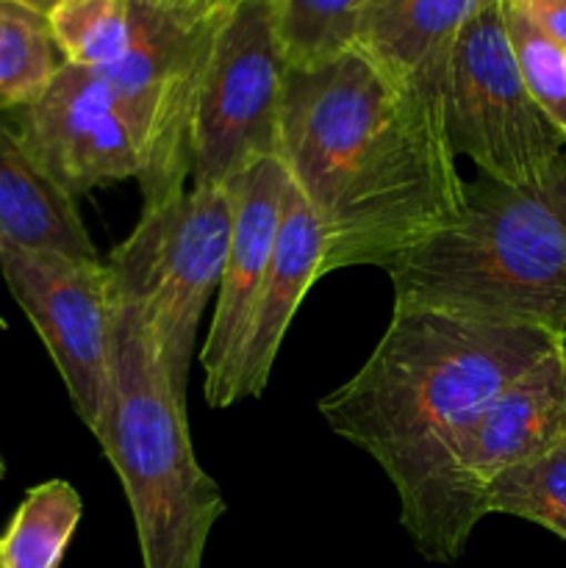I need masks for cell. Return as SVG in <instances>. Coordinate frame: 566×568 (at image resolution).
I'll use <instances>...</instances> for the list:
<instances>
[{
    "label": "cell",
    "mask_w": 566,
    "mask_h": 568,
    "mask_svg": "<svg viewBox=\"0 0 566 568\" xmlns=\"http://www.w3.org/2000/svg\"><path fill=\"white\" fill-rule=\"evenodd\" d=\"M481 0H375L355 37V50L392 87L444 109L455 37Z\"/></svg>",
    "instance_id": "cell-14"
},
{
    "label": "cell",
    "mask_w": 566,
    "mask_h": 568,
    "mask_svg": "<svg viewBox=\"0 0 566 568\" xmlns=\"http://www.w3.org/2000/svg\"><path fill=\"white\" fill-rule=\"evenodd\" d=\"M444 125L455 155L477 175L536 186L566 159V136L522 81L503 20V0H481L455 37L444 81Z\"/></svg>",
    "instance_id": "cell-7"
},
{
    "label": "cell",
    "mask_w": 566,
    "mask_h": 568,
    "mask_svg": "<svg viewBox=\"0 0 566 568\" xmlns=\"http://www.w3.org/2000/svg\"><path fill=\"white\" fill-rule=\"evenodd\" d=\"M560 342L538 327L394 308L364 366L320 403L327 427L386 471L422 558L464 555L483 516L458 486L461 444L494 397Z\"/></svg>",
    "instance_id": "cell-1"
},
{
    "label": "cell",
    "mask_w": 566,
    "mask_h": 568,
    "mask_svg": "<svg viewBox=\"0 0 566 568\" xmlns=\"http://www.w3.org/2000/svg\"><path fill=\"white\" fill-rule=\"evenodd\" d=\"M48 28L67 64L103 72L131 44L133 0H59Z\"/></svg>",
    "instance_id": "cell-19"
},
{
    "label": "cell",
    "mask_w": 566,
    "mask_h": 568,
    "mask_svg": "<svg viewBox=\"0 0 566 568\" xmlns=\"http://www.w3.org/2000/svg\"><path fill=\"white\" fill-rule=\"evenodd\" d=\"M481 505L486 516H519L566 541V438L494 477L481 491Z\"/></svg>",
    "instance_id": "cell-20"
},
{
    "label": "cell",
    "mask_w": 566,
    "mask_h": 568,
    "mask_svg": "<svg viewBox=\"0 0 566 568\" xmlns=\"http://www.w3.org/2000/svg\"><path fill=\"white\" fill-rule=\"evenodd\" d=\"M17 114L26 148L72 200L142 172L125 109L100 72L64 61L37 103Z\"/></svg>",
    "instance_id": "cell-10"
},
{
    "label": "cell",
    "mask_w": 566,
    "mask_h": 568,
    "mask_svg": "<svg viewBox=\"0 0 566 568\" xmlns=\"http://www.w3.org/2000/svg\"><path fill=\"white\" fill-rule=\"evenodd\" d=\"M277 44L289 70L327 64L355 48L375 0H270Z\"/></svg>",
    "instance_id": "cell-17"
},
{
    "label": "cell",
    "mask_w": 566,
    "mask_h": 568,
    "mask_svg": "<svg viewBox=\"0 0 566 568\" xmlns=\"http://www.w3.org/2000/svg\"><path fill=\"white\" fill-rule=\"evenodd\" d=\"M0 272L48 347L78 419L98 436L114 381L117 286L109 264L0 244Z\"/></svg>",
    "instance_id": "cell-9"
},
{
    "label": "cell",
    "mask_w": 566,
    "mask_h": 568,
    "mask_svg": "<svg viewBox=\"0 0 566 568\" xmlns=\"http://www.w3.org/2000/svg\"><path fill=\"white\" fill-rule=\"evenodd\" d=\"M81 516V494L67 480L33 486L0 536V568H59Z\"/></svg>",
    "instance_id": "cell-16"
},
{
    "label": "cell",
    "mask_w": 566,
    "mask_h": 568,
    "mask_svg": "<svg viewBox=\"0 0 566 568\" xmlns=\"http://www.w3.org/2000/svg\"><path fill=\"white\" fill-rule=\"evenodd\" d=\"M0 244L100 261L75 200L33 159L6 111H0Z\"/></svg>",
    "instance_id": "cell-15"
},
{
    "label": "cell",
    "mask_w": 566,
    "mask_h": 568,
    "mask_svg": "<svg viewBox=\"0 0 566 568\" xmlns=\"http://www.w3.org/2000/svg\"><path fill=\"white\" fill-rule=\"evenodd\" d=\"M566 50V0H505Z\"/></svg>",
    "instance_id": "cell-22"
},
{
    "label": "cell",
    "mask_w": 566,
    "mask_h": 568,
    "mask_svg": "<svg viewBox=\"0 0 566 568\" xmlns=\"http://www.w3.org/2000/svg\"><path fill=\"white\" fill-rule=\"evenodd\" d=\"M322 264H325V239H322L320 222L297 186L289 181L275 247H272L253 322H250L247 338H244L242 355L233 372L231 405L264 394L289 325L305 294L322 277Z\"/></svg>",
    "instance_id": "cell-13"
},
{
    "label": "cell",
    "mask_w": 566,
    "mask_h": 568,
    "mask_svg": "<svg viewBox=\"0 0 566 568\" xmlns=\"http://www.w3.org/2000/svg\"><path fill=\"white\" fill-rule=\"evenodd\" d=\"M6 331V320H3V316H0V333H3Z\"/></svg>",
    "instance_id": "cell-25"
},
{
    "label": "cell",
    "mask_w": 566,
    "mask_h": 568,
    "mask_svg": "<svg viewBox=\"0 0 566 568\" xmlns=\"http://www.w3.org/2000/svg\"><path fill=\"white\" fill-rule=\"evenodd\" d=\"M289 175L281 159L255 161L228 186L231 194V247L222 270L216 311L200 349L203 394L211 408L231 405V383L253 322L261 283L281 225Z\"/></svg>",
    "instance_id": "cell-11"
},
{
    "label": "cell",
    "mask_w": 566,
    "mask_h": 568,
    "mask_svg": "<svg viewBox=\"0 0 566 568\" xmlns=\"http://www.w3.org/2000/svg\"><path fill=\"white\" fill-rule=\"evenodd\" d=\"M277 159L320 222L322 277L388 270L464 203L442 105L392 87L355 48L286 70Z\"/></svg>",
    "instance_id": "cell-2"
},
{
    "label": "cell",
    "mask_w": 566,
    "mask_h": 568,
    "mask_svg": "<svg viewBox=\"0 0 566 568\" xmlns=\"http://www.w3.org/2000/svg\"><path fill=\"white\" fill-rule=\"evenodd\" d=\"M111 375V403L94 438L125 488L142 566L203 568L205 544L225 514V499L198 464L186 397L172 386L139 308L120 294Z\"/></svg>",
    "instance_id": "cell-4"
},
{
    "label": "cell",
    "mask_w": 566,
    "mask_h": 568,
    "mask_svg": "<svg viewBox=\"0 0 566 568\" xmlns=\"http://www.w3.org/2000/svg\"><path fill=\"white\" fill-rule=\"evenodd\" d=\"M394 308L566 338V159L536 186L477 175L449 225L388 266Z\"/></svg>",
    "instance_id": "cell-3"
},
{
    "label": "cell",
    "mask_w": 566,
    "mask_h": 568,
    "mask_svg": "<svg viewBox=\"0 0 566 568\" xmlns=\"http://www.w3.org/2000/svg\"><path fill=\"white\" fill-rule=\"evenodd\" d=\"M231 194L192 186L142 209V220L111 250L109 270L120 297L133 303L153 333L170 381L186 397L200 316L220 292L231 247Z\"/></svg>",
    "instance_id": "cell-5"
},
{
    "label": "cell",
    "mask_w": 566,
    "mask_h": 568,
    "mask_svg": "<svg viewBox=\"0 0 566 568\" xmlns=\"http://www.w3.org/2000/svg\"><path fill=\"white\" fill-rule=\"evenodd\" d=\"M286 70L270 0H228L194 103V186L228 189L255 161L277 155Z\"/></svg>",
    "instance_id": "cell-8"
},
{
    "label": "cell",
    "mask_w": 566,
    "mask_h": 568,
    "mask_svg": "<svg viewBox=\"0 0 566 568\" xmlns=\"http://www.w3.org/2000/svg\"><path fill=\"white\" fill-rule=\"evenodd\" d=\"M6 3H14V6H20V9H28V11H33V14H39L48 20L50 11L55 9V3H59V0H6Z\"/></svg>",
    "instance_id": "cell-23"
},
{
    "label": "cell",
    "mask_w": 566,
    "mask_h": 568,
    "mask_svg": "<svg viewBox=\"0 0 566 568\" xmlns=\"http://www.w3.org/2000/svg\"><path fill=\"white\" fill-rule=\"evenodd\" d=\"M566 438V342L516 377L469 427L458 449V486L483 514L481 491L503 471Z\"/></svg>",
    "instance_id": "cell-12"
},
{
    "label": "cell",
    "mask_w": 566,
    "mask_h": 568,
    "mask_svg": "<svg viewBox=\"0 0 566 568\" xmlns=\"http://www.w3.org/2000/svg\"><path fill=\"white\" fill-rule=\"evenodd\" d=\"M61 64L48 20L0 0V111L37 103Z\"/></svg>",
    "instance_id": "cell-18"
},
{
    "label": "cell",
    "mask_w": 566,
    "mask_h": 568,
    "mask_svg": "<svg viewBox=\"0 0 566 568\" xmlns=\"http://www.w3.org/2000/svg\"><path fill=\"white\" fill-rule=\"evenodd\" d=\"M3 475H6V464H3V455H0V480H3Z\"/></svg>",
    "instance_id": "cell-24"
},
{
    "label": "cell",
    "mask_w": 566,
    "mask_h": 568,
    "mask_svg": "<svg viewBox=\"0 0 566 568\" xmlns=\"http://www.w3.org/2000/svg\"><path fill=\"white\" fill-rule=\"evenodd\" d=\"M503 20L527 92L566 136V50L505 0Z\"/></svg>",
    "instance_id": "cell-21"
},
{
    "label": "cell",
    "mask_w": 566,
    "mask_h": 568,
    "mask_svg": "<svg viewBox=\"0 0 566 568\" xmlns=\"http://www.w3.org/2000/svg\"><path fill=\"white\" fill-rule=\"evenodd\" d=\"M225 6L228 0H133L131 44L100 72L137 136L144 209L186 192L200 75Z\"/></svg>",
    "instance_id": "cell-6"
}]
</instances>
